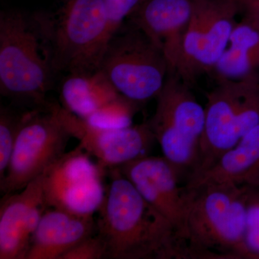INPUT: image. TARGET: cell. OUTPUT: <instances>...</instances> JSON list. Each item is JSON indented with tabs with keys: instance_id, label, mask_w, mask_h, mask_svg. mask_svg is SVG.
Returning <instances> with one entry per match:
<instances>
[{
	"instance_id": "ba28073f",
	"label": "cell",
	"mask_w": 259,
	"mask_h": 259,
	"mask_svg": "<svg viewBox=\"0 0 259 259\" xmlns=\"http://www.w3.org/2000/svg\"><path fill=\"white\" fill-rule=\"evenodd\" d=\"M61 110V105L49 102L25 112L6 175L0 181L3 193L23 190L64 154L71 135Z\"/></svg>"
},
{
	"instance_id": "8992f818",
	"label": "cell",
	"mask_w": 259,
	"mask_h": 259,
	"mask_svg": "<svg viewBox=\"0 0 259 259\" xmlns=\"http://www.w3.org/2000/svg\"><path fill=\"white\" fill-rule=\"evenodd\" d=\"M217 82L207 94L198 165L187 182L211 168L259 124L258 75Z\"/></svg>"
},
{
	"instance_id": "3957f363",
	"label": "cell",
	"mask_w": 259,
	"mask_h": 259,
	"mask_svg": "<svg viewBox=\"0 0 259 259\" xmlns=\"http://www.w3.org/2000/svg\"><path fill=\"white\" fill-rule=\"evenodd\" d=\"M250 188L228 182L186 187L183 241L187 259H244Z\"/></svg>"
},
{
	"instance_id": "603a6c76",
	"label": "cell",
	"mask_w": 259,
	"mask_h": 259,
	"mask_svg": "<svg viewBox=\"0 0 259 259\" xmlns=\"http://www.w3.org/2000/svg\"><path fill=\"white\" fill-rule=\"evenodd\" d=\"M106 258V248L101 238L97 234L85 238L63 255L61 259Z\"/></svg>"
},
{
	"instance_id": "9a60e30c",
	"label": "cell",
	"mask_w": 259,
	"mask_h": 259,
	"mask_svg": "<svg viewBox=\"0 0 259 259\" xmlns=\"http://www.w3.org/2000/svg\"><path fill=\"white\" fill-rule=\"evenodd\" d=\"M95 233L94 218L49 208L32 237L25 259H61L66 252Z\"/></svg>"
},
{
	"instance_id": "7402d4cb",
	"label": "cell",
	"mask_w": 259,
	"mask_h": 259,
	"mask_svg": "<svg viewBox=\"0 0 259 259\" xmlns=\"http://www.w3.org/2000/svg\"><path fill=\"white\" fill-rule=\"evenodd\" d=\"M144 0H102L110 39L123 26L125 20L139 8Z\"/></svg>"
},
{
	"instance_id": "6da1fadb",
	"label": "cell",
	"mask_w": 259,
	"mask_h": 259,
	"mask_svg": "<svg viewBox=\"0 0 259 259\" xmlns=\"http://www.w3.org/2000/svg\"><path fill=\"white\" fill-rule=\"evenodd\" d=\"M97 212L96 233L109 259H187L175 226L140 194L119 168Z\"/></svg>"
},
{
	"instance_id": "30bf717a",
	"label": "cell",
	"mask_w": 259,
	"mask_h": 259,
	"mask_svg": "<svg viewBox=\"0 0 259 259\" xmlns=\"http://www.w3.org/2000/svg\"><path fill=\"white\" fill-rule=\"evenodd\" d=\"M107 171L79 144L65 153L42 175L49 208L94 218L106 194L103 180Z\"/></svg>"
},
{
	"instance_id": "4fadbf2b",
	"label": "cell",
	"mask_w": 259,
	"mask_h": 259,
	"mask_svg": "<svg viewBox=\"0 0 259 259\" xmlns=\"http://www.w3.org/2000/svg\"><path fill=\"white\" fill-rule=\"evenodd\" d=\"M199 0H144L127 23L139 28L163 53L168 73H176L186 30Z\"/></svg>"
},
{
	"instance_id": "ac0fdd59",
	"label": "cell",
	"mask_w": 259,
	"mask_h": 259,
	"mask_svg": "<svg viewBox=\"0 0 259 259\" xmlns=\"http://www.w3.org/2000/svg\"><path fill=\"white\" fill-rule=\"evenodd\" d=\"M120 95L100 70L92 74H66L60 92L61 106L82 120Z\"/></svg>"
},
{
	"instance_id": "5bb4252c",
	"label": "cell",
	"mask_w": 259,
	"mask_h": 259,
	"mask_svg": "<svg viewBox=\"0 0 259 259\" xmlns=\"http://www.w3.org/2000/svg\"><path fill=\"white\" fill-rule=\"evenodd\" d=\"M0 204V259H25L32 237L49 208L42 175L23 190L5 194Z\"/></svg>"
},
{
	"instance_id": "44dd1931",
	"label": "cell",
	"mask_w": 259,
	"mask_h": 259,
	"mask_svg": "<svg viewBox=\"0 0 259 259\" xmlns=\"http://www.w3.org/2000/svg\"><path fill=\"white\" fill-rule=\"evenodd\" d=\"M243 248L244 259H259V189L248 194Z\"/></svg>"
},
{
	"instance_id": "52a82bcc",
	"label": "cell",
	"mask_w": 259,
	"mask_h": 259,
	"mask_svg": "<svg viewBox=\"0 0 259 259\" xmlns=\"http://www.w3.org/2000/svg\"><path fill=\"white\" fill-rule=\"evenodd\" d=\"M100 70L119 94L142 105L157 97L168 66L147 35L127 23L107 44Z\"/></svg>"
},
{
	"instance_id": "2e32d148",
	"label": "cell",
	"mask_w": 259,
	"mask_h": 259,
	"mask_svg": "<svg viewBox=\"0 0 259 259\" xmlns=\"http://www.w3.org/2000/svg\"><path fill=\"white\" fill-rule=\"evenodd\" d=\"M223 182L259 189V124L211 168L186 182L185 186Z\"/></svg>"
},
{
	"instance_id": "8fae6325",
	"label": "cell",
	"mask_w": 259,
	"mask_h": 259,
	"mask_svg": "<svg viewBox=\"0 0 259 259\" xmlns=\"http://www.w3.org/2000/svg\"><path fill=\"white\" fill-rule=\"evenodd\" d=\"M61 111L71 137L107 171L148 156L156 141L147 122L122 128H97L63 107Z\"/></svg>"
},
{
	"instance_id": "d6986e66",
	"label": "cell",
	"mask_w": 259,
	"mask_h": 259,
	"mask_svg": "<svg viewBox=\"0 0 259 259\" xmlns=\"http://www.w3.org/2000/svg\"><path fill=\"white\" fill-rule=\"evenodd\" d=\"M141 107L140 104L120 95L83 120L97 128H122L132 125L133 118Z\"/></svg>"
},
{
	"instance_id": "277c9868",
	"label": "cell",
	"mask_w": 259,
	"mask_h": 259,
	"mask_svg": "<svg viewBox=\"0 0 259 259\" xmlns=\"http://www.w3.org/2000/svg\"><path fill=\"white\" fill-rule=\"evenodd\" d=\"M50 32L57 74H92L110 41L102 0H61L54 12H42Z\"/></svg>"
},
{
	"instance_id": "9c48e42d",
	"label": "cell",
	"mask_w": 259,
	"mask_h": 259,
	"mask_svg": "<svg viewBox=\"0 0 259 259\" xmlns=\"http://www.w3.org/2000/svg\"><path fill=\"white\" fill-rule=\"evenodd\" d=\"M241 13L239 0H199L185 34L177 74L192 86L201 74L212 72L229 44Z\"/></svg>"
},
{
	"instance_id": "5b68a950",
	"label": "cell",
	"mask_w": 259,
	"mask_h": 259,
	"mask_svg": "<svg viewBox=\"0 0 259 259\" xmlns=\"http://www.w3.org/2000/svg\"><path fill=\"white\" fill-rule=\"evenodd\" d=\"M154 114L147 121L163 156L187 182L198 165L205 110L178 74L168 73Z\"/></svg>"
},
{
	"instance_id": "cb8c5ba5",
	"label": "cell",
	"mask_w": 259,
	"mask_h": 259,
	"mask_svg": "<svg viewBox=\"0 0 259 259\" xmlns=\"http://www.w3.org/2000/svg\"><path fill=\"white\" fill-rule=\"evenodd\" d=\"M241 13L259 20V0H239Z\"/></svg>"
},
{
	"instance_id": "7c38bea8",
	"label": "cell",
	"mask_w": 259,
	"mask_h": 259,
	"mask_svg": "<svg viewBox=\"0 0 259 259\" xmlns=\"http://www.w3.org/2000/svg\"><path fill=\"white\" fill-rule=\"evenodd\" d=\"M118 168L148 203L172 223L185 245L187 192L185 186L181 187L182 179L175 166L163 156L148 155Z\"/></svg>"
},
{
	"instance_id": "7a4b0ae2",
	"label": "cell",
	"mask_w": 259,
	"mask_h": 259,
	"mask_svg": "<svg viewBox=\"0 0 259 259\" xmlns=\"http://www.w3.org/2000/svg\"><path fill=\"white\" fill-rule=\"evenodd\" d=\"M56 72L50 32L42 12L0 13V93L18 104L47 105Z\"/></svg>"
},
{
	"instance_id": "e0dca14e",
	"label": "cell",
	"mask_w": 259,
	"mask_h": 259,
	"mask_svg": "<svg viewBox=\"0 0 259 259\" xmlns=\"http://www.w3.org/2000/svg\"><path fill=\"white\" fill-rule=\"evenodd\" d=\"M259 20L244 15L237 23L229 44L212 72L216 80H241L258 75Z\"/></svg>"
},
{
	"instance_id": "ffe728a7",
	"label": "cell",
	"mask_w": 259,
	"mask_h": 259,
	"mask_svg": "<svg viewBox=\"0 0 259 259\" xmlns=\"http://www.w3.org/2000/svg\"><path fill=\"white\" fill-rule=\"evenodd\" d=\"M25 112L9 106L0 108V181L6 175Z\"/></svg>"
}]
</instances>
